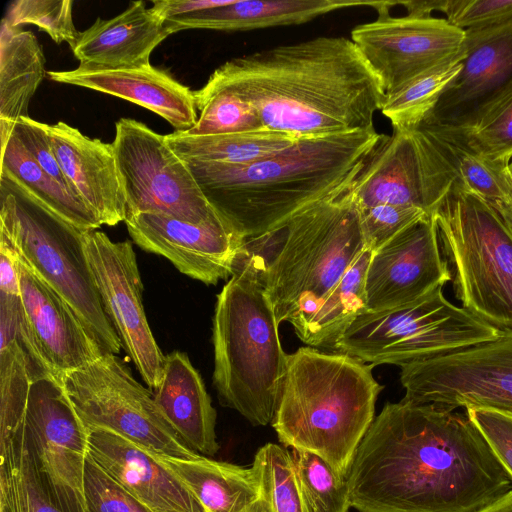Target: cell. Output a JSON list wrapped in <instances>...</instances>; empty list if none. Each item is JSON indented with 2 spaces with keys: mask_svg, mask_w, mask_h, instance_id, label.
<instances>
[{
  "mask_svg": "<svg viewBox=\"0 0 512 512\" xmlns=\"http://www.w3.org/2000/svg\"><path fill=\"white\" fill-rule=\"evenodd\" d=\"M346 481L359 512H479L512 488L467 414L404 399L374 419Z\"/></svg>",
  "mask_w": 512,
  "mask_h": 512,
  "instance_id": "cell-1",
  "label": "cell"
},
{
  "mask_svg": "<svg viewBox=\"0 0 512 512\" xmlns=\"http://www.w3.org/2000/svg\"><path fill=\"white\" fill-rule=\"evenodd\" d=\"M206 85L249 103L265 129L298 138L371 130L386 94L351 39L320 36L219 66Z\"/></svg>",
  "mask_w": 512,
  "mask_h": 512,
  "instance_id": "cell-2",
  "label": "cell"
},
{
  "mask_svg": "<svg viewBox=\"0 0 512 512\" xmlns=\"http://www.w3.org/2000/svg\"><path fill=\"white\" fill-rule=\"evenodd\" d=\"M381 136L371 129L303 137L247 165L185 163L210 204L248 240L349 187Z\"/></svg>",
  "mask_w": 512,
  "mask_h": 512,
  "instance_id": "cell-3",
  "label": "cell"
},
{
  "mask_svg": "<svg viewBox=\"0 0 512 512\" xmlns=\"http://www.w3.org/2000/svg\"><path fill=\"white\" fill-rule=\"evenodd\" d=\"M372 364L307 346L287 354L271 423L285 447L318 455L346 478L383 386Z\"/></svg>",
  "mask_w": 512,
  "mask_h": 512,
  "instance_id": "cell-4",
  "label": "cell"
},
{
  "mask_svg": "<svg viewBox=\"0 0 512 512\" xmlns=\"http://www.w3.org/2000/svg\"><path fill=\"white\" fill-rule=\"evenodd\" d=\"M266 260L246 244L217 295L213 316V385L223 406L254 426L271 424L287 353L265 286Z\"/></svg>",
  "mask_w": 512,
  "mask_h": 512,
  "instance_id": "cell-5",
  "label": "cell"
},
{
  "mask_svg": "<svg viewBox=\"0 0 512 512\" xmlns=\"http://www.w3.org/2000/svg\"><path fill=\"white\" fill-rule=\"evenodd\" d=\"M265 286L280 324L297 335L366 249L350 186L305 209L272 232Z\"/></svg>",
  "mask_w": 512,
  "mask_h": 512,
  "instance_id": "cell-6",
  "label": "cell"
},
{
  "mask_svg": "<svg viewBox=\"0 0 512 512\" xmlns=\"http://www.w3.org/2000/svg\"><path fill=\"white\" fill-rule=\"evenodd\" d=\"M84 230L0 174V236L74 309L104 354H118L120 338L108 318L84 249Z\"/></svg>",
  "mask_w": 512,
  "mask_h": 512,
  "instance_id": "cell-7",
  "label": "cell"
},
{
  "mask_svg": "<svg viewBox=\"0 0 512 512\" xmlns=\"http://www.w3.org/2000/svg\"><path fill=\"white\" fill-rule=\"evenodd\" d=\"M434 218L462 307L512 333V232L491 203L458 180Z\"/></svg>",
  "mask_w": 512,
  "mask_h": 512,
  "instance_id": "cell-8",
  "label": "cell"
},
{
  "mask_svg": "<svg viewBox=\"0 0 512 512\" xmlns=\"http://www.w3.org/2000/svg\"><path fill=\"white\" fill-rule=\"evenodd\" d=\"M498 333L463 307L450 303L438 287L405 305L361 313L334 352L373 366H402L461 350Z\"/></svg>",
  "mask_w": 512,
  "mask_h": 512,
  "instance_id": "cell-9",
  "label": "cell"
},
{
  "mask_svg": "<svg viewBox=\"0 0 512 512\" xmlns=\"http://www.w3.org/2000/svg\"><path fill=\"white\" fill-rule=\"evenodd\" d=\"M60 379L88 430L110 431L166 457L201 456L179 437L158 408L153 391L139 383L116 354H104Z\"/></svg>",
  "mask_w": 512,
  "mask_h": 512,
  "instance_id": "cell-10",
  "label": "cell"
},
{
  "mask_svg": "<svg viewBox=\"0 0 512 512\" xmlns=\"http://www.w3.org/2000/svg\"><path fill=\"white\" fill-rule=\"evenodd\" d=\"M112 144L125 192L126 217L159 213L194 224L224 219L165 135L137 120L120 118Z\"/></svg>",
  "mask_w": 512,
  "mask_h": 512,
  "instance_id": "cell-11",
  "label": "cell"
},
{
  "mask_svg": "<svg viewBox=\"0 0 512 512\" xmlns=\"http://www.w3.org/2000/svg\"><path fill=\"white\" fill-rule=\"evenodd\" d=\"M406 401L446 411L485 408L512 415V333L400 366Z\"/></svg>",
  "mask_w": 512,
  "mask_h": 512,
  "instance_id": "cell-12",
  "label": "cell"
},
{
  "mask_svg": "<svg viewBox=\"0 0 512 512\" xmlns=\"http://www.w3.org/2000/svg\"><path fill=\"white\" fill-rule=\"evenodd\" d=\"M457 173L421 126L382 135L350 185L357 209L381 204L416 207L433 215Z\"/></svg>",
  "mask_w": 512,
  "mask_h": 512,
  "instance_id": "cell-13",
  "label": "cell"
},
{
  "mask_svg": "<svg viewBox=\"0 0 512 512\" xmlns=\"http://www.w3.org/2000/svg\"><path fill=\"white\" fill-rule=\"evenodd\" d=\"M23 431L46 490L65 512H86L84 471L90 432L59 377L48 374L30 386Z\"/></svg>",
  "mask_w": 512,
  "mask_h": 512,
  "instance_id": "cell-14",
  "label": "cell"
},
{
  "mask_svg": "<svg viewBox=\"0 0 512 512\" xmlns=\"http://www.w3.org/2000/svg\"><path fill=\"white\" fill-rule=\"evenodd\" d=\"M459 74L421 126L452 137L480 128L512 96V22L465 30Z\"/></svg>",
  "mask_w": 512,
  "mask_h": 512,
  "instance_id": "cell-15",
  "label": "cell"
},
{
  "mask_svg": "<svg viewBox=\"0 0 512 512\" xmlns=\"http://www.w3.org/2000/svg\"><path fill=\"white\" fill-rule=\"evenodd\" d=\"M350 39L379 79L386 96L465 53V30L446 18L379 14L376 20L353 28Z\"/></svg>",
  "mask_w": 512,
  "mask_h": 512,
  "instance_id": "cell-16",
  "label": "cell"
},
{
  "mask_svg": "<svg viewBox=\"0 0 512 512\" xmlns=\"http://www.w3.org/2000/svg\"><path fill=\"white\" fill-rule=\"evenodd\" d=\"M86 257L103 308L122 348L152 390L160 383L165 355L155 341L142 303L143 284L129 241H112L106 233L85 231Z\"/></svg>",
  "mask_w": 512,
  "mask_h": 512,
  "instance_id": "cell-17",
  "label": "cell"
},
{
  "mask_svg": "<svg viewBox=\"0 0 512 512\" xmlns=\"http://www.w3.org/2000/svg\"><path fill=\"white\" fill-rule=\"evenodd\" d=\"M124 222L141 249L165 257L181 273L207 285L232 275L246 244L225 219L194 224L165 214L138 213Z\"/></svg>",
  "mask_w": 512,
  "mask_h": 512,
  "instance_id": "cell-18",
  "label": "cell"
},
{
  "mask_svg": "<svg viewBox=\"0 0 512 512\" xmlns=\"http://www.w3.org/2000/svg\"><path fill=\"white\" fill-rule=\"evenodd\" d=\"M450 280L434 214L426 216L372 252L365 279L367 310L405 305Z\"/></svg>",
  "mask_w": 512,
  "mask_h": 512,
  "instance_id": "cell-19",
  "label": "cell"
},
{
  "mask_svg": "<svg viewBox=\"0 0 512 512\" xmlns=\"http://www.w3.org/2000/svg\"><path fill=\"white\" fill-rule=\"evenodd\" d=\"M19 279L28 326L52 374L60 378L104 355L74 309L21 258Z\"/></svg>",
  "mask_w": 512,
  "mask_h": 512,
  "instance_id": "cell-20",
  "label": "cell"
},
{
  "mask_svg": "<svg viewBox=\"0 0 512 512\" xmlns=\"http://www.w3.org/2000/svg\"><path fill=\"white\" fill-rule=\"evenodd\" d=\"M92 459L151 512H205L152 451L107 430H89Z\"/></svg>",
  "mask_w": 512,
  "mask_h": 512,
  "instance_id": "cell-21",
  "label": "cell"
},
{
  "mask_svg": "<svg viewBox=\"0 0 512 512\" xmlns=\"http://www.w3.org/2000/svg\"><path fill=\"white\" fill-rule=\"evenodd\" d=\"M46 127L73 193L102 225L114 226L125 221L126 198L113 144L90 138L62 121Z\"/></svg>",
  "mask_w": 512,
  "mask_h": 512,
  "instance_id": "cell-22",
  "label": "cell"
},
{
  "mask_svg": "<svg viewBox=\"0 0 512 512\" xmlns=\"http://www.w3.org/2000/svg\"><path fill=\"white\" fill-rule=\"evenodd\" d=\"M48 77L58 83L99 91L142 106L170 123L176 132L189 131L198 120L193 91L151 64L107 71L77 67L48 71Z\"/></svg>",
  "mask_w": 512,
  "mask_h": 512,
  "instance_id": "cell-23",
  "label": "cell"
},
{
  "mask_svg": "<svg viewBox=\"0 0 512 512\" xmlns=\"http://www.w3.org/2000/svg\"><path fill=\"white\" fill-rule=\"evenodd\" d=\"M169 35L164 20L143 1H134L117 16L98 18L80 32L72 51L82 70L138 68L150 65L151 53Z\"/></svg>",
  "mask_w": 512,
  "mask_h": 512,
  "instance_id": "cell-24",
  "label": "cell"
},
{
  "mask_svg": "<svg viewBox=\"0 0 512 512\" xmlns=\"http://www.w3.org/2000/svg\"><path fill=\"white\" fill-rule=\"evenodd\" d=\"M48 374L20 296L0 293V445L21 432L31 383Z\"/></svg>",
  "mask_w": 512,
  "mask_h": 512,
  "instance_id": "cell-25",
  "label": "cell"
},
{
  "mask_svg": "<svg viewBox=\"0 0 512 512\" xmlns=\"http://www.w3.org/2000/svg\"><path fill=\"white\" fill-rule=\"evenodd\" d=\"M153 394L165 419L192 450L205 456L218 452L216 410L186 353L175 350L166 355L162 377Z\"/></svg>",
  "mask_w": 512,
  "mask_h": 512,
  "instance_id": "cell-26",
  "label": "cell"
},
{
  "mask_svg": "<svg viewBox=\"0 0 512 512\" xmlns=\"http://www.w3.org/2000/svg\"><path fill=\"white\" fill-rule=\"evenodd\" d=\"M372 1L348 0H233L232 3L165 20L170 34L187 29L248 31L296 25L326 13Z\"/></svg>",
  "mask_w": 512,
  "mask_h": 512,
  "instance_id": "cell-27",
  "label": "cell"
},
{
  "mask_svg": "<svg viewBox=\"0 0 512 512\" xmlns=\"http://www.w3.org/2000/svg\"><path fill=\"white\" fill-rule=\"evenodd\" d=\"M185 484L205 512H253L263 497L255 469L201 455L179 459L156 454Z\"/></svg>",
  "mask_w": 512,
  "mask_h": 512,
  "instance_id": "cell-28",
  "label": "cell"
},
{
  "mask_svg": "<svg viewBox=\"0 0 512 512\" xmlns=\"http://www.w3.org/2000/svg\"><path fill=\"white\" fill-rule=\"evenodd\" d=\"M45 75V57L36 36L3 19L0 29V138L12 133Z\"/></svg>",
  "mask_w": 512,
  "mask_h": 512,
  "instance_id": "cell-29",
  "label": "cell"
},
{
  "mask_svg": "<svg viewBox=\"0 0 512 512\" xmlns=\"http://www.w3.org/2000/svg\"><path fill=\"white\" fill-rule=\"evenodd\" d=\"M1 174L81 230H96L102 225L84 201L47 173L13 133L1 140Z\"/></svg>",
  "mask_w": 512,
  "mask_h": 512,
  "instance_id": "cell-30",
  "label": "cell"
},
{
  "mask_svg": "<svg viewBox=\"0 0 512 512\" xmlns=\"http://www.w3.org/2000/svg\"><path fill=\"white\" fill-rule=\"evenodd\" d=\"M165 139L184 161L247 165L289 147L300 138L283 132L261 129L202 136L174 131L165 135Z\"/></svg>",
  "mask_w": 512,
  "mask_h": 512,
  "instance_id": "cell-31",
  "label": "cell"
},
{
  "mask_svg": "<svg viewBox=\"0 0 512 512\" xmlns=\"http://www.w3.org/2000/svg\"><path fill=\"white\" fill-rule=\"evenodd\" d=\"M372 252L365 249L297 335L310 347L334 352L346 329L367 310L365 279Z\"/></svg>",
  "mask_w": 512,
  "mask_h": 512,
  "instance_id": "cell-32",
  "label": "cell"
},
{
  "mask_svg": "<svg viewBox=\"0 0 512 512\" xmlns=\"http://www.w3.org/2000/svg\"><path fill=\"white\" fill-rule=\"evenodd\" d=\"M0 512H65L42 483L23 428L0 445Z\"/></svg>",
  "mask_w": 512,
  "mask_h": 512,
  "instance_id": "cell-33",
  "label": "cell"
},
{
  "mask_svg": "<svg viewBox=\"0 0 512 512\" xmlns=\"http://www.w3.org/2000/svg\"><path fill=\"white\" fill-rule=\"evenodd\" d=\"M463 58L427 71L386 96L381 112L393 129L416 128L428 117L446 87L461 71Z\"/></svg>",
  "mask_w": 512,
  "mask_h": 512,
  "instance_id": "cell-34",
  "label": "cell"
},
{
  "mask_svg": "<svg viewBox=\"0 0 512 512\" xmlns=\"http://www.w3.org/2000/svg\"><path fill=\"white\" fill-rule=\"evenodd\" d=\"M423 128L431 133L451 162L457 173V180L464 188L489 203L505 200L511 195L512 178L509 164L485 158L458 139Z\"/></svg>",
  "mask_w": 512,
  "mask_h": 512,
  "instance_id": "cell-35",
  "label": "cell"
},
{
  "mask_svg": "<svg viewBox=\"0 0 512 512\" xmlns=\"http://www.w3.org/2000/svg\"><path fill=\"white\" fill-rule=\"evenodd\" d=\"M199 117L190 135H220L265 129L255 109L234 93L204 85L193 91Z\"/></svg>",
  "mask_w": 512,
  "mask_h": 512,
  "instance_id": "cell-36",
  "label": "cell"
},
{
  "mask_svg": "<svg viewBox=\"0 0 512 512\" xmlns=\"http://www.w3.org/2000/svg\"><path fill=\"white\" fill-rule=\"evenodd\" d=\"M291 458L308 512H348L346 478L311 452L292 449Z\"/></svg>",
  "mask_w": 512,
  "mask_h": 512,
  "instance_id": "cell-37",
  "label": "cell"
},
{
  "mask_svg": "<svg viewBox=\"0 0 512 512\" xmlns=\"http://www.w3.org/2000/svg\"><path fill=\"white\" fill-rule=\"evenodd\" d=\"M255 469L263 496L273 512H308L298 479L286 447L267 443L255 454Z\"/></svg>",
  "mask_w": 512,
  "mask_h": 512,
  "instance_id": "cell-38",
  "label": "cell"
},
{
  "mask_svg": "<svg viewBox=\"0 0 512 512\" xmlns=\"http://www.w3.org/2000/svg\"><path fill=\"white\" fill-rule=\"evenodd\" d=\"M3 20L11 27L35 25L54 42H66L71 49L80 34L74 25L71 0H15L9 4Z\"/></svg>",
  "mask_w": 512,
  "mask_h": 512,
  "instance_id": "cell-39",
  "label": "cell"
},
{
  "mask_svg": "<svg viewBox=\"0 0 512 512\" xmlns=\"http://www.w3.org/2000/svg\"><path fill=\"white\" fill-rule=\"evenodd\" d=\"M365 248L374 252L403 230L429 216L423 210L411 207L381 204L358 209Z\"/></svg>",
  "mask_w": 512,
  "mask_h": 512,
  "instance_id": "cell-40",
  "label": "cell"
},
{
  "mask_svg": "<svg viewBox=\"0 0 512 512\" xmlns=\"http://www.w3.org/2000/svg\"><path fill=\"white\" fill-rule=\"evenodd\" d=\"M86 512H151L109 476L90 456L84 471Z\"/></svg>",
  "mask_w": 512,
  "mask_h": 512,
  "instance_id": "cell-41",
  "label": "cell"
},
{
  "mask_svg": "<svg viewBox=\"0 0 512 512\" xmlns=\"http://www.w3.org/2000/svg\"><path fill=\"white\" fill-rule=\"evenodd\" d=\"M452 138L464 142L472 151L485 158L510 164L512 160V96L476 131L463 138Z\"/></svg>",
  "mask_w": 512,
  "mask_h": 512,
  "instance_id": "cell-42",
  "label": "cell"
},
{
  "mask_svg": "<svg viewBox=\"0 0 512 512\" xmlns=\"http://www.w3.org/2000/svg\"><path fill=\"white\" fill-rule=\"evenodd\" d=\"M445 15L462 30L502 25L512 22V0H449Z\"/></svg>",
  "mask_w": 512,
  "mask_h": 512,
  "instance_id": "cell-43",
  "label": "cell"
},
{
  "mask_svg": "<svg viewBox=\"0 0 512 512\" xmlns=\"http://www.w3.org/2000/svg\"><path fill=\"white\" fill-rule=\"evenodd\" d=\"M466 414L512 479V415L485 408H467Z\"/></svg>",
  "mask_w": 512,
  "mask_h": 512,
  "instance_id": "cell-44",
  "label": "cell"
},
{
  "mask_svg": "<svg viewBox=\"0 0 512 512\" xmlns=\"http://www.w3.org/2000/svg\"><path fill=\"white\" fill-rule=\"evenodd\" d=\"M46 126L29 116L23 117L15 122L12 133L47 173L72 191L57 161Z\"/></svg>",
  "mask_w": 512,
  "mask_h": 512,
  "instance_id": "cell-45",
  "label": "cell"
},
{
  "mask_svg": "<svg viewBox=\"0 0 512 512\" xmlns=\"http://www.w3.org/2000/svg\"><path fill=\"white\" fill-rule=\"evenodd\" d=\"M233 0H157L150 8L162 20L186 16L232 3Z\"/></svg>",
  "mask_w": 512,
  "mask_h": 512,
  "instance_id": "cell-46",
  "label": "cell"
},
{
  "mask_svg": "<svg viewBox=\"0 0 512 512\" xmlns=\"http://www.w3.org/2000/svg\"><path fill=\"white\" fill-rule=\"evenodd\" d=\"M19 260L15 249L0 236V293L20 296Z\"/></svg>",
  "mask_w": 512,
  "mask_h": 512,
  "instance_id": "cell-47",
  "label": "cell"
},
{
  "mask_svg": "<svg viewBox=\"0 0 512 512\" xmlns=\"http://www.w3.org/2000/svg\"><path fill=\"white\" fill-rule=\"evenodd\" d=\"M396 5H402L407 10V15L418 18L432 17L434 11L446 13L449 0H409L395 1Z\"/></svg>",
  "mask_w": 512,
  "mask_h": 512,
  "instance_id": "cell-48",
  "label": "cell"
},
{
  "mask_svg": "<svg viewBox=\"0 0 512 512\" xmlns=\"http://www.w3.org/2000/svg\"><path fill=\"white\" fill-rule=\"evenodd\" d=\"M479 512H512V488Z\"/></svg>",
  "mask_w": 512,
  "mask_h": 512,
  "instance_id": "cell-49",
  "label": "cell"
},
{
  "mask_svg": "<svg viewBox=\"0 0 512 512\" xmlns=\"http://www.w3.org/2000/svg\"><path fill=\"white\" fill-rule=\"evenodd\" d=\"M491 204L512 232V193L507 199Z\"/></svg>",
  "mask_w": 512,
  "mask_h": 512,
  "instance_id": "cell-50",
  "label": "cell"
},
{
  "mask_svg": "<svg viewBox=\"0 0 512 512\" xmlns=\"http://www.w3.org/2000/svg\"><path fill=\"white\" fill-rule=\"evenodd\" d=\"M253 512H273L269 502L263 496L256 504Z\"/></svg>",
  "mask_w": 512,
  "mask_h": 512,
  "instance_id": "cell-51",
  "label": "cell"
}]
</instances>
